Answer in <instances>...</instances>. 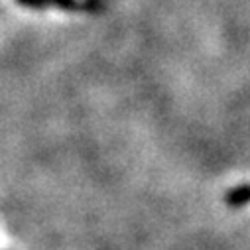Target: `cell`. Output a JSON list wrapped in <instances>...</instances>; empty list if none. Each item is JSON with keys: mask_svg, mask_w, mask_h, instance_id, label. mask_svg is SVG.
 <instances>
[{"mask_svg": "<svg viewBox=\"0 0 250 250\" xmlns=\"http://www.w3.org/2000/svg\"><path fill=\"white\" fill-rule=\"evenodd\" d=\"M227 203L230 207H244L250 203V183H244V185H236L227 193Z\"/></svg>", "mask_w": 250, "mask_h": 250, "instance_id": "cell-1", "label": "cell"}]
</instances>
